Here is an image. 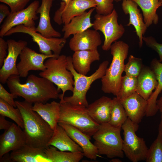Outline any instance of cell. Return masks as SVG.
Wrapping results in <instances>:
<instances>
[{
    "instance_id": "cell-1",
    "label": "cell",
    "mask_w": 162,
    "mask_h": 162,
    "mask_svg": "<svg viewBox=\"0 0 162 162\" xmlns=\"http://www.w3.org/2000/svg\"><path fill=\"white\" fill-rule=\"evenodd\" d=\"M20 77L19 75H11L6 82L10 92L14 95L22 97L32 104L46 103L50 99L58 98L61 90L47 79L31 74L25 83L22 84Z\"/></svg>"
},
{
    "instance_id": "cell-2",
    "label": "cell",
    "mask_w": 162,
    "mask_h": 162,
    "mask_svg": "<svg viewBox=\"0 0 162 162\" xmlns=\"http://www.w3.org/2000/svg\"><path fill=\"white\" fill-rule=\"evenodd\" d=\"M22 114L26 144L34 148L47 147L54 131L49 124L32 109V104L25 100L15 101Z\"/></svg>"
},
{
    "instance_id": "cell-3",
    "label": "cell",
    "mask_w": 162,
    "mask_h": 162,
    "mask_svg": "<svg viewBox=\"0 0 162 162\" xmlns=\"http://www.w3.org/2000/svg\"><path fill=\"white\" fill-rule=\"evenodd\" d=\"M110 50L112 59L105 74L101 78V90L105 93L118 94L121 86L122 74L124 71V62L127 57L129 46L124 42H114Z\"/></svg>"
},
{
    "instance_id": "cell-4",
    "label": "cell",
    "mask_w": 162,
    "mask_h": 162,
    "mask_svg": "<svg viewBox=\"0 0 162 162\" xmlns=\"http://www.w3.org/2000/svg\"><path fill=\"white\" fill-rule=\"evenodd\" d=\"M67 68L73 76L74 84L72 95L64 97V100L73 105L86 107L88 105L86 98L87 92L94 82L101 79L105 74L109 62L107 60L103 61L94 73L88 76L79 73L75 70L72 64V57L67 56Z\"/></svg>"
},
{
    "instance_id": "cell-5",
    "label": "cell",
    "mask_w": 162,
    "mask_h": 162,
    "mask_svg": "<svg viewBox=\"0 0 162 162\" xmlns=\"http://www.w3.org/2000/svg\"><path fill=\"white\" fill-rule=\"evenodd\" d=\"M122 128L116 127L109 123L100 124L98 130L92 136L94 144L99 155H106L109 158H123V139L121 135Z\"/></svg>"
},
{
    "instance_id": "cell-6",
    "label": "cell",
    "mask_w": 162,
    "mask_h": 162,
    "mask_svg": "<svg viewBox=\"0 0 162 162\" xmlns=\"http://www.w3.org/2000/svg\"><path fill=\"white\" fill-rule=\"evenodd\" d=\"M44 64L46 69L40 72L39 75L52 82L61 90L62 93L59 94L58 98L60 100H64L66 91L73 92L74 84L73 76L67 68V56L62 55L58 58H48Z\"/></svg>"
},
{
    "instance_id": "cell-7",
    "label": "cell",
    "mask_w": 162,
    "mask_h": 162,
    "mask_svg": "<svg viewBox=\"0 0 162 162\" xmlns=\"http://www.w3.org/2000/svg\"><path fill=\"white\" fill-rule=\"evenodd\" d=\"M60 113L59 122L71 125L91 138L97 131L99 124L92 119L86 107L73 105L60 100Z\"/></svg>"
},
{
    "instance_id": "cell-8",
    "label": "cell",
    "mask_w": 162,
    "mask_h": 162,
    "mask_svg": "<svg viewBox=\"0 0 162 162\" xmlns=\"http://www.w3.org/2000/svg\"><path fill=\"white\" fill-rule=\"evenodd\" d=\"M139 126L128 118L122 127L123 130L122 150L126 157L133 162L146 160L148 148L144 139L136 132Z\"/></svg>"
},
{
    "instance_id": "cell-9",
    "label": "cell",
    "mask_w": 162,
    "mask_h": 162,
    "mask_svg": "<svg viewBox=\"0 0 162 162\" xmlns=\"http://www.w3.org/2000/svg\"><path fill=\"white\" fill-rule=\"evenodd\" d=\"M118 14L114 8L107 15L97 14L94 16L92 27L94 30L101 31L104 36V41L102 46L104 50H110L112 43L121 38L125 32L122 25L118 23Z\"/></svg>"
},
{
    "instance_id": "cell-10",
    "label": "cell",
    "mask_w": 162,
    "mask_h": 162,
    "mask_svg": "<svg viewBox=\"0 0 162 162\" xmlns=\"http://www.w3.org/2000/svg\"><path fill=\"white\" fill-rule=\"evenodd\" d=\"M17 33H24L31 36L33 41L38 45L39 52L46 55L54 54L58 57L67 41L66 39L64 38H45L35 30L23 25L17 26L10 29L6 33L4 36H10Z\"/></svg>"
},
{
    "instance_id": "cell-11",
    "label": "cell",
    "mask_w": 162,
    "mask_h": 162,
    "mask_svg": "<svg viewBox=\"0 0 162 162\" xmlns=\"http://www.w3.org/2000/svg\"><path fill=\"white\" fill-rule=\"evenodd\" d=\"M39 5V1L35 0L26 8L18 11L11 13L6 17L1 27L0 37L3 38L10 29L20 25H23L35 31L36 27L34 21L38 18L37 11Z\"/></svg>"
},
{
    "instance_id": "cell-12",
    "label": "cell",
    "mask_w": 162,
    "mask_h": 162,
    "mask_svg": "<svg viewBox=\"0 0 162 162\" xmlns=\"http://www.w3.org/2000/svg\"><path fill=\"white\" fill-rule=\"evenodd\" d=\"M97 5L94 0H71L66 2L62 1L55 13L54 21L59 25L67 24L73 17L81 15L88 9L95 8Z\"/></svg>"
},
{
    "instance_id": "cell-13",
    "label": "cell",
    "mask_w": 162,
    "mask_h": 162,
    "mask_svg": "<svg viewBox=\"0 0 162 162\" xmlns=\"http://www.w3.org/2000/svg\"><path fill=\"white\" fill-rule=\"evenodd\" d=\"M19 57L20 61L16 64V67L19 75L22 77H26L31 70L44 71L46 69L44 64L46 59L58 57L54 54L46 55L38 53L27 46L23 49Z\"/></svg>"
},
{
    "instance_id": "cell-14",
    "label": "cell",
    "mask_w": 162,
    "mask_h": 162,
    "mask_svg": "<svg viewBox=\"0 0 162 162\" xmlns=\"http://www.w3.org/2000/svg\"><path fill=\"white\" fill-rule=\"evenodd\" d=\"M8 53L2 67L0 69V82L5 84L11 75H19L16 67L17 58L24 47L27 46V41L23 40L16 41L9 39L7 40Z\"/></svg>"
},
{
    "instance_id": "cell-15",
    "label": "cell",
    "mask_w": 162,
    "mask_h": 162,
    "mask_svg": "<svg viewBox=\"0 0 162 162\" xmlns=\"http://www.w3.org/2000/svg\"><path fill=\"white\" fill-rule=\"evenodd\" d=\"M22 128L13 123L0 137V158L10 151L18 149L26 144L25 133Z\"/></svg>"
},
{
    "instance_id": "cell-16",
    "label": "cell",
    "mask_w": 162,
    "mask_h": 162,
    "mask_svg": "<svg viewBox=\"0 0 162 162\" xmlns=\"http://www.w3.org/2000/svg\"><path fill=\"white\" fill-rule=\"evenodd\" d=\"M102 43L99 33L95 30L88 29L74 35L70 40L69 46L74 52L97 50Z\"/></svg>"
},
{
    "instance_id": "cell-17",
    "label": "cell",
    "mask_w": 162,
    "mask_h": 162,
    "mask_svg": "<svg viewBox=\"0 0 162 162\" xmlns=\"http://www.w3.org/2000/svg\"><path fill=\"white\" fill-rule=\"evenodd\" d=\"M128 118L134 123L138 124L146 115L148 102L136 92L130 96L119 100Z\"/></svg>"
},
{
    "instance_id": "cell-18",
    "label": "cell",
    "mask_w": 162,
    "mask_h": 162,
    "mask_svg": "<svg viewBox=\"0 0 162 162\" xmlns=\"http://www.w3.org/2000/svg\"><path fill=\"white\" fill-rule=\"evenodd\" d=\"M58 124L62 127L72 139L82 148L85 157L91 160L96 159L99 154L96 147L90 141L91 138L69 124L59 122Z\"/></svg>"
},
{
    "instance_id": "cell-19",
    "label": "cell",
    "mask_w": 162,
    "mask_h": 162,
    "mask_svg": "<svg viewBox=\"0 0 162 162\" xmlns=\"http://www.w3.org/2000/svg\"><path fill=\"white\" fill-rule=\"evenodd\" d=\"M122 1V5L123 11L125 14L129 16V22L127 26H134L139 38V46L141 47L143 45V35L148 27L144 22L142 14L136 3L131 0H123Z\"/></svg>"
},
{
    "instance_id": "cell-20",
    "label": "cell",
    "mask_w": 162,
    "mask_h": 162,
    "mask_svg": "<svg viewBox=\"0 0 162 162\" xmlns=\"http://www.w3.org/2000/svg\"><path fill=\"white\" fill-rule=\"evenodd\" d=\"M53 0H42L37 11V14H40V20L35 32L46 38H58L61 35L53 28L50 22V12Z\"/></svg>"
},
{
    "instance_id": "cell-21",
    "label": "cell",
    "mask_w": 162,
    "mask_h": 162,
    "mask_svg": "<svg viewBox=\"0 0 162 162\" xmlns=\"http://www.w3.org/2000/svg\"><path fill=\"white\" fill-rule=\"evenodd\" d=\"M112 100L103 96L86 107L88 114L99 124L109 123L110 117Z\"/></svg>"
},
{
    "instance_id": "cell-22",
    "label": "cell",
    "mask_w": 162,
    "mask_h": 162,
    "mask_svg": "<svg viewBox=\"0 0 162 162\" xmlns=\"http://www.w3.org/2000/svg\"><path fill=\"white\" fill-rule=\"evenodd\" d=\"M45 148H34L26 144L10 154L11 162H50L44 152Z\"/></svg>"
},
{
    "instance_id": "cell-23",
    "label": "cell",
    "mask_w": 162,
    "mask_h": 162,
    "mask_svg": "<svg viewBox=\"0 0 162 162\" xmlns=\"http://www.w3.org/2000/svg\"><path fill=\"white\" fill-rule=\"evenodd\" d=\"M137 79L136 92L148 100L158 85L155 75L151 68L143 66Z\"/></svg>"
},
{
    "instance_id": "cell-24",
    "label": "cell",
    "mask_w": 162,
    "mask_h": 162,
    "mask_svg": "<svg viewBox=\"0 0 162 162\" xmlns=\"http://www.w3.org/2000/svg\"><path fill=\"white\" fill-rule=\"evenodd\" d=\"M52 146L62 151L83 152L82 148L68 136L64 129L58 125L54 130L47 147Z\"/></svg>"
},
{
    "instance_id": "cell-25",
    "label": "cell",
    "mask_w": 162,
    "mask_h": 162,
    "mask_svg": "<svg viewBox=\"0 0 162 162\" xmlns=\"http://www.w3.org/2000/svg\"><path fill=\"white\" fill-rule=\"evenodd\" d=\"M72 64L75 70L79 73L86 75L90 70L91 64L100 59L98 50H81L74 52Z\"/></svg>"
},
{
    "instance_id": "cell-26",
    "label": "cell",
    "mask_w": 162,
    "mask_h": 162,
    "mask_svg": "<svg viewBox=\"0 0 162 162\" xmlns=\"http://www.w3.org/2000/svg\"><path fill=\"white\" fill-rule=\"evenodd\" d=\"M33 110L37 112L54 131L58 125L60 116V103L55 101L50 103H35Z\"/></svg>"
},
{
    "instance_id": "cell-27",
    "label": "cell",
    "mask_w": 162,
    "mask_h": 162,
    "mask_svg": "<svg viewBox=\"0 0 162 162\" xmlns=\"http://www.w3.org/2000/svg\"><path fill=\"white\" fill-rule=\"evenodd\" d=\"M95 9V8H91L88 12L72 18L68 24L64 25L62 29L64 32L63 38L66 39L71 35L82 32L92 27L93 23L91 22V16Z\"/></svg>"
},
{
    "instance_id": "cell-28",
    "label": "cell",
    "mask_w": 162,
    "mask_h": 162,
    "mask_svg": "<svg viewBox=\"0 0 162 162\" xmlns=\"http://www.w3.org/2000/svg\"><path fill=\"white\" fill-rule=\"evenodd\" d=\"M151 67L155 75L158 85L148 100L146 114L147 117L154 116L158 110L156 102L158 96L162 90V63L157 59L154 58L151 62Z\"/></svg>"
},
{
    "instance_id": "cell-29",
    "label": "cell",
    "mask_w": 162,
    "mask_h": 162,
    "mask_svg": "<svg viewBox=\"0 0 162 162\" xmlns=\"http://www.w3.org/2000/svg\"><path fill=\"white\" fill-rule=\"evenodd\" d=\"M141 9L144 22L147 27L152 24L158 23L159 18L156 11L162 5L159 0H131Z\"/></svg>"
},
{
    "instance_id": "cell-30",
    "label": "cell",
    "mask_w": 162,
    "mask_h": 162,
    "mask_svg": "<svg viewBox=\"0 0 162 162\" xmlns=\"http://www.w3.org/2000/svg\"><path fill=\"white\" fill-rule=\"evenodd\" d=\"M44 152L52 162H79L84 156L83 152L59 151L52 146L45 148Z\"/></svg>"
},
{
    "instance_id": "cell-31",
    "label": "cell",
    "mask_w": 162,
    "mask_h": 162,
    "mask_svg": "<svg viewBox=\"0 0 162 162\" xmlns=\"http://www.w3.org/2000/svg\"><path fill=\"white\" fill-rule=\"evenodd\" d=\"M112 100L110 119L109 123L113 126L122 128L128 118L119 100L116 97L114 98Z\"/></svg>"
},
{
    "instance_id": "cell-32",
    "label": "cell",
    "mask_w": 162,
    "mask_h": 162,
    "mask_svg": "<svg viewBox=\"0 0 162 162\" xmlns=\"http://www.w3.org/2000/svg\"><path fill=\"white\" fill-rule=\"evenodd\" d=\"M0 115L14 121L22 129H24L22 117L19 109L11 105L0 98Z\"/></svg>"
},
{
    "instance_id": "cell-33",
    "label": "cell",
    "mask_w": 162,
    "mask_h": 162,
    "mask_svg": "<svg viewBox=\"0 0 162 162\" xmlns=\"http://www.w3.org/2000/svg\"><path fill=\"white\" fill-rule=\"evenodd\" d=\"M137 77L125 75L122 76L119 91L116 96L119 100L125 98L136 92Z\"/></svg>"
},
{
    "instance_id": "cell-34",
    "label": "cell",
    "mask_w": 162,
    "mask_h": 162,
    "mask_svg": "<svg viewBox=\"0 0 162 162\" xmlns=\"http://www.w3.org/2000/svg\"><path fill=\"white\" fill-rule=\"evenodd\" d=\"M146 162H162V133L158 131L157 137L148 149Z\"/></svg>"
},
{
    "instance_id": "cell-35",
    "label": "cell",
    "mask_w": 162,
    "mask_h": 162,
    "mask_svg": "<svg viewBox=\"0 0 162 162\" xmlns=\"http://www.w3.org/2000/svg\"><path fill=\"white\" fill-rule=\"evenodd\" d=\"M143 66L142 59L130 55L128 62L125 65L124 71L126 75L137 77Z\"/></svg>"
},
{
    "instance_id": "cell-36",
    "label": "cell",
    "mask_w": 162,
    "mask_h": 162,
    "mask_svg": "<svg viewBox=\"0 0 162 162\" xmlns=\"http://www.w3.org/2000/svg\"><path fill=\"white\" fill-rule=\"evenodd\" d=\"M97 4L95 9L97 14L106 15L114 9L113 0H94Z\"/></svg>"
},
{
    "instance_id": "cell-37",
    "label": "cell",
    "mask_w": 162,
    "mask_h": 162,
    "mask_svg": "<svg viewBox=\"0 0 162 162\" xmlns=\"http://www.w3.org/2000/svg\"><path fill=\"white\" fill-rule=\"evenodd\" d=\"M30 0H0V2L8 5L13 13L22 10Z\"/></svg>"
},
{
    "instance_id": "cell-38",
    "label": "cell",
    "mask_w": 162,
    "mask_h": 162,
    "mask_svg": "<svg viewBox=\"0 0 162 162\" xmlns=\"http://www.w3.org/2000/svg\"><path fill=\"white\" fill-rule=\"evenodd\" d=\"M143 40L148 47L156 52L159 57V61L162 62V44L158 43L152 36L144 37Z\"/></svg>"
},
{
    "instance_id": "cell-39",
    "label": "cell",
    "mask_w": 162,
    "mask_h": 162,
    "mask_svg": "<svg viewBox=\"0 0 162 162\" xmlns=\"http://www.w3.org/2000/svg\"><path fill=\"white\" fill-rule=\"evenodd\" d=\"M17 98L12 93L8 92L2 84H0V98L14 107H17L14 99Z\"/></svg>"
},
{
    "instance_id": "cell-40",
    "label": "cell",
    "mask_w": 162,
    "mask_h": 162,
    "mask_svg": "<svg viewBox=\"0 0 162 162\" xmlns=\"http://www.w3.org/2000/svg\"><path fill=\"white\" fill-rule=\"evenodd\" d=\"M8 48V43L2 38L0 37V68L3 65L8 54L7 50Z\"/></svg>"
},
{
    "instance_id": "cell-41",
    "label": "cell",
    "mask_w": 162,
    "mask_h": 162,
    "mask_svg": "<svg viewBox=\"0 0 162 162\" xmlns=\"http://www.w3.org/2000/svg\"><path fill=\"white\" fill-rule=\"evenodd\" d=\"M11 11L8 6L3 4H0V24H1L4 19L7 17L10 14Z\"/></svg>"
},
{
    "instance_id": "cell-42",
    "label": "cell",
    "mask_w": 162,
    "mask_h": 162,
    "mask_svg": "<svg viewBox=\"0 0 162 162\" xmlns=\"http://www.w3.org/2000/svg\"><path fill=\"white\" fill-rule=\"evenodd\" d=\"M12 123H13L6 120L5 116L0 115V130H8Z\"/></svg>"
},
{
    "instance_id": "cell-43",
    "label": "cell",
    "mask_w": 162,
    "mask_h": 162,
    "mask_svg": "<svg viewBox=\"0 0 162 162\" xmlns=\"http://www.w3.org/2000/svg\"><path fill=\"white\" fill-rule=\"evenodd\" d=\"M157 105L158 109L161 112V119L158 127V131L162 133V96L157 100Z\"/></svg>"
},
{
    "instance_id": "cell-44",
    "label": "cell",
    "mask_w": 162,
    "mask_h": 162,
    "mask_svg": "<svg viewBox=\"0 0 162 162\" xmlns=\"http://www.w3.org/2000/svg\"><path fill=\"white\" fill-rule=\"evenodd\" d=\"M0 158V162H11L10 155L8 153L3 155Z\"/></svg>"
},
{
    "instance_id": "cell-45",
    "label": "cell",
    "mask_w": 162,
    "mask_h": 162,
    "mask_svg": "<svg viewBox=\"0 0 162 162\" xmlns=\"http://www.w3.org/2000/svg\"><path fill=\"white\" fill-rule=\"evenodd\" d=\"M110 162H121L122 161L120 159L118 158H114L111 159V160H110Z\"/></svg>"
},
{
    "instance_id": "cell-46",
    "label": "cell",
    "mask_w": 162,
    "mask_h": 162,
    "mask_svg": "<svg viewBox=\"0 0 162 162\" xmlns=\"http://www.w3.org/2000/svg\"><path fill=\"white\" fill-rule=\"evenodd\" d=\"M113 0L114 1L118 2H121V1H122L123 0Z\"/></svg>"
},
{
    "instance_id": "cell-47",
    "label": "cell",
    "mask_w": 162,
    "mask_h": 162,
    "mask_svg": "<svg viewBox=\"0 0 162 162\" xmlns=\"http://www.w3.org/2000/svg\"><path fill=\"white\" fill-rule=\"evenodd\" d=\"M63 1H64L65 2H67L70 1L71 0H62Z\"/></svg>"
},
{
    "instance_id": "cell-48",
    "label": "cell",
    "mask_w": 162,
    "mask_h": 162,
    "mask_svg": "<svg viewBox=\"0 0 162 162\" xmlns=\"http://www.w3.org/2000/svg\"><path fill=\"white\" fill-rule=\"evenodd\" d=\"M160 2L161 3L162 5V0H159Z\"/></svg>"
}]
</instances>
